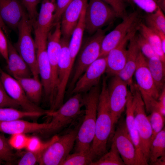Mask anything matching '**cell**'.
Here are the masks:
<instances>
[{"instance_id":"obj_8","label":"cell","mask_w":165,"mask_h":165,"mask_svg":"<svg viewBox=\"0 0 165 165\" xmlns=\"http://www.w3.org/2000/svg\"><path fill=\"white\" fill-rule=\"evenodd\" d=\"M116 17L113 9L103 0H88L85 14V31L92 35Z\"/></svg>"},{"instance_id":"obj_26","label":"cell","mask_w":165,"mask_h":165,"mask_svg":"<svg viewBox=\"0 0 165 165\" xmlns=\"http://www.w3.org/2000/svg\"><path fill=\"white\" fill-rule=\"evenodd\" d=\"M86 7L82 10L79 22L72 33L69 42L68 48L73 66L75 59L82 46L83 34L85 28V14Z\"/></svg>"},{"instance_id":"obj_38","label":"cell","mask_w":165,"mask_h":165,"mask_svg":"<svg viewBox=\"0 0 165 165\" xmlns=\"http://www.w3.org/2000/svg\"><path fill=\"white\" fill-rule=\"evenodd\" d=\"M137 41L143 55L147 58L154 57H159L157 55L152 46L148 41L140 33L136 34Z\"/></svg>"},{"instance_id":"obj_1","label":"cell","mask_w":165,"mask_h":165,"mask_svg":"<svg viewBox=\"0 0 165 165\" xmlns=\"http://www.w3.org/2000/svg\"><path fill=\"white\" fill-rule=\"evenodd\" d=\"M106 79L105 77L103 79L99 97L94 136L91 145L95 161L107 152L108 139L114 133Z\"/></svg>"},{"instance_id":"obj_16","label":"cell","mask_w":165,"mask_h":165,"mask_svg":"<svg viewBox=\"0 0 165 165\" xmlns=\"http://www.w3.org/2000/svg\"><path fill=\"white\" fill-rule=\"evenodd\" d=\"M47 37L35 36L36 59L39 75L45 96L50 104L51 100V70L47 51Z\"/></svg>"},{"instance_id":"obj_18","label":"cell","mask_w":165,"mask_h":165,"mask_svg":"<svg viewBox=\"0 0 165 165\" xmlns=\"http://www.w3.org/2000/svg\"><path fill=\"white\" fill-rule=\"evenodd\" d=\"M62 34L60 21L57 22L48 33L46 38L47 51L51 70L52 84H57L58 62L61 48Z\"/></svg>"},{"instance_id":"obj_22","label":"cell","mask_w":165,"mask_h":165,"mask_svg":"<svg viewBox=\"0 0 165 165\" xmlns=\"http://www.w3.org/2000/svg\"><path fill=\"white\" fill-rule=\"evenodd\" d=\"M26 11L20 0H0V15L7 27L17 30Z\"/></svg>"},{"instance_id":"obj_45","label":"cell","mask_w":165,"mask_h":165,"mask_svg":"<svg viewBox=\"0 0 165 165\" xmlns=\"http://www.w3.org/2000/svg\"><path fill=\"white\" fill-rule=\"evenodd\" d=\"M43 143L37 137H28L25 148L28 151H35L39 150L42 147Z\"/></svg>"},{"instance_id":"obj_14","label":"cell","mask_w":165,"mask_h":165,"mask_svg":"<svg viewBox=\"0 0 165 165\" xmlns=\"http://www.w3.org/2000/svg\"><path fill=\"white\" fill-rule=\"evenodd\" d=\"M113 133L112 141L115 144L126 165H137L135 146L127 130L125 120L121 117Z\"/></svg>"},{"instance_id":"obj_36","label":"cell","mask_w":165,"mask_h":165,"mask_svg":"<svg viewBox=\"0 0 165 165\" xmlns=\"http://www.w3.org/2000/svg\"><path fill=\"white\" fill-rule=\"evenodd\" d=\"M147 116L152 130V142L155 136L164 128L165 117L156 111L152 112Z\"/></svg>"},{"instance_id":"obj_13","label":"cell","mask_w":165,"mask_h":165,"mask_svg":"<svg viewBox=\"0 0 165 165\" xmlns=\"http://www.w3.org/2000/svg\"><path fill=\"white\" fill-rule=\"evenodd\" d=\"M138 15L136 11L128 14L123 19V21L121 23L112 31L105 35L102 42L100 57L106 56L139 23L140 21L138 20Z\"/></svg>"},{"instance_id":"obj_20","label":"cell","mask_w":165,"mask_h":165,"mask_svg":"<svg viewBox=\"0 0 165 165\" xmlns=\"http://www.w3.org/2000/svg\"><path fill=\"white\" fill-rule=\"evenodd\" d=\"M57 9L56 0H42L41 7L33 24L35 35L47 37L55 24Z\"/></svg>"},{"instance_id":"obj_42","label":"cell","mask_w":165,"mask_h":165,"mask_svg":"<svg viewBox=\"0 0 165 165\" xmlns=\"http://www.w3.org/2000/svg\"><path fill=\"white\" fill-rule=\"evenodd\" d=\"M110 5L114 10L117 17L122 19L128 14L126 10L125 4L123 0H103Z\"/></svg>"},{"instance_id":"obj_51","label":"cell","mask_w":165,"mask_h":165,"mask_svg":"<svg viewBox=\"0 0 165 165\" xmlns=\"http://www.w3.org/2000/svg\"></svg>"},{"instance_id":"obj_27","label":"cell","mask_w":165,"mask_h":165,"mask_svg":"<svg viewBox=\"0 0 165 165\" xmlns=\"http://www.w3.org/2000/svg\"><path fill=\"white\" fill-rule=\"evenodd\" d=\"M19 83L29 99L38 105L41 100L43 87L39 79L34 77L15 78Z\"/></svg>"},{"instance_id":"obj_41","label":"cell","mask_w":165,"mask_h":165,"mask_svg":"<svg viewBox=\"0 0 165 165\" xmlns=\"http://www.w3.org/2000/svg\"><path fill=\"white\" fill-rule=\"evenodd\" d=\"M20 107L19 104L7 94L0 78V108L11 107L17 108Z\"/></svg>"},{"instance_id":"obj_21","label":"cell","mask_w":165,"mask_h":165,"mask_svg":"<svg viewBox=\"0 0 165 165\" xmlns=\"http://www.w3.org/2000/svg\"><path fill=\"white\" fill-rule=\"evenodd\" d=\"M134 107L133 96L130 91L129 90L126 105V124L130 137L135 148L137 165H148V163L141 150L139 136L134 123Z\"/></svg>"},{"instance_id":"obj_35","label":"cell","mask_w":165,"mask_h":165,"mask_svg":"<svg viewBox=\"0 0 165 165\" xmlns=\"http://www.w3.org/2000/svg\"><path fill=\"white\" fill-rule=\"evenodd\" d=\"M148 27L154 31L165 33V16L163 11L159 7L156 10L151 13H147L145 17Z\"/></svg>"},{"instance_id":"obj_19","label":"cell","mask_w":165,"mask_h":165,"mask_svg":"<svg viewBox=\"0 0 165 165\" xmlns=\"http://www.w3.org/2000/svg\"><path fill=\"white\" fill-rule=\"evenodd\" d=\"M88 0H72L62 13L60 20L62 37L69 39Z\"/></svg>"},{"instance_id":"obj_47","label":"cell","mask_w":165,"mask_h":165,"mask_svg":"<svg viewBox=\"0 0 165 165\" xmlns=\"http://www.w3.org/2000/svg\"><path fill=\"white\" fill-rule=\"evenodd\" d=\"M159 112L163 117L165 116V87L161 90L158 100Z\"/></svg>"},{"instance_id":"obj_11","label":"cell","mask_w":165,"mask_h":165,"mask_svg":"<svg viewBox=\"0 0 165 165\" xmlns=\"http://www.w3.org/2000/svg\"><path fill=\"white\" fill-rule=\"evenodd\" d=\"M108 85L109 103L114 126L123 112L128 99V85L118 75L112 76Z\"/></svg>"},{"instance_id":"obj_12","label":"cell","mask_w":165,"mask_h":165,"mask_svg":"<svg viewBox=\"0 0 165 165\" xmlns=\"http://www.w3.org/2000/svg\"><path fill=\"white\" fill-rule=\"evenodd\" d=\"M0 78L7 94L16 101L24 111L44 113L46 115L49 112L50 110H44L31 102L18 81L1 68Z\"/></svg>"},{"instance_id":"obj_49","label":"cell","mask_w":165,"mask_h":165,"mask_svg":"<svg viewBox=\"0 0 165 165\" xmlns=\"http://www.w3.org/2000/svg\"><path fill=\"white\" fill-rule=\"evenodd\" d=\"M152 165H165V156H162L158 158L155 162Z\"/></svg>"},{"instance_id":"obj_6","label":"cell","mask_w":165,"mask_h":165,"mask_svg":"<svg viewBox=\"0 0 165 165\" xmlns=\"http://www.w3.org/2000/svg\"><path fill=\"white\" fill-rule=\"evenodd\" d=\"M136 83L144 101L146 111L149 112L156 107L160 93L147 65V58L141 50L134 73Z\"/></svg>"},{"instance_id":"obj_2","label":"cell","mask_w":165,"mask_h":165,"mask_svg":"<svg viewBox=\"0 0 165 165\" xmlns=\"http://www.w3.org/2000/svg\"><path fill=\"white\" fill-rule=\"evenodd\" d=\"M100 92L97 86L83 95L84 116L77 133L75 152L85 151L90 148L94 136Z\"/></svg>"},{"instance_id":"obj_9","label":"cell","mask_w":165,"mask_h":165,"mask_svg":"<svg viewBox=\"0 0 165 165\" xmlns=\"http://www.w3.org/2000/svg\"><path fill=\"white\" fill-rule=\"evenodd\" d=\"M130 91L133 96L134 123L139 136L141 150L148 162L152 134L151 127L146 115L144 101L136 84L134 83V87Z\"/></svg>"},{"instance_id":"obj_5","label":"cell","mask_w":165,"mask_h":165,"mask_svg":"<svg viewBox=\"0 0 165 165\" xmlns=\"http://www.w3.org/2000/svg\"><path fill=\"white\" fill-rule=\"evenodd\" d=\"M106 29H100L89 38L79 51L68 92L70 93L76 82L88 67L100 57L102 40Z\"/></svg>"},{"instance_id":"obj_17","label":"cell","mask_w":165,"mask_h":165,"mask_svg":"<svg viewBox=\"0 0 165 165\" xmlns=\"http://www.w3.org/2000/svg\"><path fill=\"white\" fill-rule=\"evenodd\" d=\"M138 24L130 31L121 42L106 56L107 66L105 72L108 76L117 75L123 69L126 61L127 44L131 38L136 33Z\"/></svg>"},{"instance_id":"obj_10","label":"cell","mask_w":165,"mask_h":165,"mask_svg":"<svg viewBox=\"0 0 165 165\" xmlns=\"http://www.w3.org/2000/svg\"><path fill=\"white\" fill-rule=\"evenodd\" d=\"M69 39L62 37L61 48L59 57L56 95L51 111L59 108L64 103L66 88L73 67L68 48Z\"/></svg>"},{"instance_id":"obj_30","label":"cell","mask_w":165,"mask_h":165,"mask_svg":"<svg viewBox=\"0 0 165 165\" xmlns=\"http://www.w3.org/2000/svg\"><path fill=\"white\" fill-rule=\"evenodd\" d=\"M46 115L45 113L20 111L11 107L0 108V122L10 121L25 117H36Z\"/></svg>"},{"instance_id":"obj_31","label":"cell","mask_w":165,"mask_h":165,"mask_svg":"<svg viewBox=\"0 0 165 165\" xmlns=\"http://www.w3.org/2000/svg\"><path fill=\"white\" fill-rule=\"evenodd\" d=\"M165 156V130L163 129L155 136L150 144L148 162L152 165L159 158Z\"/></svg>"},{"instance_id":"obj_25","label":"cell","mask_w":165,"mask_h":165,"mask_svg":"<svg viewBox=\"0 0 165 165\" xmlns=\"http://www.w3.org/2000/svg\"><path fill=\"white\" fill-rule=\"evenodd\" d=\"M8 43V61L6 69L9 74L15 78L31 77L32 76L28 65L15 49L7 37Z\"/></svg>"},{"instance_id":"obj_37","label":"cell","mask_w":165,"mask_h":165,"mask_svg":"<svg viewBox=\"0 0 165 165\" xmlns=\"http://www.w3.org/2000/svg\"><path fill=\"white\" fill-rule=\"evenodd\" d=\"M15 158V154L8 140L0 133V160L10 163L13 161Z\"/></svg>"},{"instance_id":"obj_44","label":"cell","mask_w":165,"mask_h":165,"mask_svg":"<svg viewBox=\"0 0 165 165\" xmlns=\"http://www.w3.org/2000/svg\"><path fill=\"white\" fill-rule=\"evenodd\" d=\"M0 55L6 61H8V43L7 36L0 28Z\"/></svg>"},{"instance_id":"obj_3","label":"cell","mask_w":165,"mask_h":165,"mask_svg":"<svg viewBox=\"0 0 165 165\" xmlns=\"http://www.w3.org/2000/svg\"><path fill=\"white\" fill-rule=\"evenodd\" d=\"M82 94H74L58 109L50 111L47 116L52 117L51 126L45 134H54L75 124L84 115V110Z\"/></svg>"},{"instance_id":"obj_29","label":"cell","mask_w":165,"mask_h":165,"mask_svg":"<svg viewBox=\"0 0 165 165\" xmlns=\"http://www.w3.org/2000/svg\"><path fill=\"white\" fill-rule=\"evenodd\" d=\"M138 31L150 44L159 58L165 63V53L163 50L161 39L158 35L141 21Z\"/></svg>"},{"instance_id":"obj_40","label":"cell","mask_w":165,"mask_h":165,"mask_svg":"<svg viewBox=\"0 0 165 165\" xmlns=\"http://www.w3.org/2000/svg\"><path fill=\"white\" fill-rule=\"evenodd\" d=\"M28 137L24 134H14L11 135L8 141L12 148L20 150L25 148Z\"/></svg>"},{"instance_id":"obj_39","label":"cell","mask_w":165,"mask_h":165,"mask_svg":"<svg viewBox=\"0 0 165 165\" xmlns=\"http://www.w3.org/2000/svg\"><path fill=\"white\" fill-rule=\"evenodd\" d=\"M25 8L32 24L35 22L38 13L37 6L41 0H20Z\"/></svg>"},{"instance_id":"obj_23","label":"cell","mask_w":165,"mask_h":165,"mask_svg":"<svg viewBox=\"0 0 165 165\" xmlns=\"http://www.w3.org/2000/svg\"><path fill=\"white\" fill-rule=\"evenodd\" d=\"M50 123H38L18 119L0 122V132L12 135L16 134L40 132L44 134L50 128Z\"/></svg>"},{"instance_id":"obj_28","label":"cell","mask_w":165,"mask_h":165,"mask_svg":"<svg viewBox=\"0 0 165 165\" xmlns=\"http://www.w3.org/2000/svg\"><path fill=\"white\" fill-rule=\"evenodd\" d=\"M147 60L148 66L156 86L160 93L165 86V63L156 57L147 58Z\"/></svg>"},{"instance_id":"obj_43","label":"cell","mask_w":165,"mask_h":165,"mask_svg":"<svg viewBox=\"0 0 165 165\" xmlns=\"http://www.w3.org/2000/svg\"><path fill=\"white\" fill-rule=\"evenodd\" d=\"M138 7L147 13L155 12L159 6L157 0H132Z\"/></svg>"},{"instance_id":"obj_15","label":"cell","mask_w":165,"mask_h":165,"mask_svg":"<svg viewBox=\"0 0 165 165\" xmlns=\"http://www.w3.org/2000/svg\"><path fill=\"white\" fill-rule=\"evenodd\" d=\"M106 56L98 58L78 79L70 94H84L98 86L101 76L106 71Z\"/></svg>"},{"instance_id":"obj_34","label":"cell","mask_w":165,"mask_h":165,"mask_svg":"<svg viewBox=\"0 0 165 165\" xmlns=\"http://www.w3.org/2000/svg\"><path fill=\"white\" fill-rule=\"evenodd\" d=\"M114 143L112 144L109 151L107 152L91 165H124Z\"/></svg>"},{"instance_id":"obj_24","label":"cell","mask_w":165,"mask_h":165,"mask_svg":"<svg viewBox=\"0 0 165 165\" xmlns=\"http://www.w3.org/2000/svg\"><path fill=\"white\" fill-rule=\"evenodd\" d=\"M129 42L125 65L117 75L125 81L131 89L134 85L133 77L140 50L137 41L136 33L131 38Z\"/></svg>"},{"instance_id":"obj_33","label":"cell","mask_w":165,"mask_h":165,"mask_svg":"<svg viewBox=\"0 0 165 165\" xmlns=\"http://www.w3.org/2000/svg\"><path fill=\"white\" fill-rule=\"evenodd\" d=\"M94 161L90 147L87 150L69 154L61 165H91Z\"/></svg>"},{"instance_id":"obj_46","label":"cell","mask_w":165,"mask_h":165,"mask_svg":"<svg viewBox=\"0 0 165 165\" xmlns=\"http://www.w3.org/2000/svg\"><path fill=\"white\" fill-rule=\"evenodd\" d=\"M72 0H56L57 9L55 17V24L60 21L64 10Z\"/></svg>"},{"instance_id":"obj_48","label":"cell","mask_w":165,"mask_h":165,"mask_svg":"<svg viewBox=\"0 0 165 165\" xmlns=\"http://www.w3.org/2000/svg\"><path fill=\"white\" fill-rule=\"evenodd\" d=\"M0 28L2 30L6 36H8V30L7 27L2 20L0 15Z\"/></svg>"},{"instance_id":"obj_7","label":"cell","mask_w":165,"mask_h":165,"mask_svg":"<svg viewBox=\"0 0 165 165\" xmlns=\"http://www.w3.org/2000/svg\"><path fill=\"white\" fill-rule=\"evenodd\" d=\"M81 119L70 129L51 144L46 149L38 163L41 165H61L72 150L82 122Z\"/></svg>"},{"instance_id":"obj_50","label":"cell","mask_w":165,"mask_h":165,"mask_svg":"<svg viewBox=\"0 0 165 165\" xmlns=\"http://www.w3.org/2000/svg\"><path fill=\"white\" fill-rule=\"evenodd\" d=\"M157 3L159 7L165 12V0H157Z\"/></svg>"},{"instance_id":"obj_4","label":"cell","mask_w":165,"mask_h":165,"mask_svg":"<svg viewBox=\"0 0 165 165\" xmlns=\"http://www.w3.org/2000/svg\"><path fill=\"white\" fill-rule=\"evenodd\" d=\"M32 24L25 12L18 24L17 30L18 38L13 45L15 49L29 68L33 77L39 79L36 46L33 38Z\"/></svg>"},{"instance_id":"obj_32","label":"cell","mask_w":165,"mask_h":165,"mask_svg":"<svg viewBox=\"0 0 165 165\" xmlns=\"http://www.w3.org/2000/svg\"><path fill=\"white\" fill-rule=\"evenodd\" d=\"M58 138V136L57 135H54L50 140L44 142L39 150L34 152L28 151L19 160L18 165H33L38 163L46 149Z\"/></svg>"}]
</instances>
